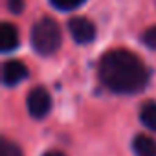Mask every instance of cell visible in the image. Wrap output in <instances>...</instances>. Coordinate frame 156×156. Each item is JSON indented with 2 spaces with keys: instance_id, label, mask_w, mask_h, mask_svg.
Here are the masks:
<instances>
[{
  "instance_id": "1",
  "label": "cell",
  "mask_w": 156,
  "mask_h": 156,
  "mask_svg": "<svg viewBox=\"0 0 156 156\" xmlns=\"http://www.w3.org/2000/svg\"><path fill=\"white\" fill-rule=\"evenodd\" d=\"M99 81L116 94H140L149 83V68L132 51L116 48L101 55L98 62Z\"/></svg>"
},
{
  "instance_id": "2",
  "label": "cell",
  "mask_w": 156,
  "mask_h": 156,
  "mask_svg": "<svg viewBox=\"0 0 156 156\" xmlns=\"http://www.w3.org/2000/svg\"><path fill=\"white\" fill-rule=\"evenodd\" d=\"M61 41L62 33L53 19L44 17L39 22H35L31 30V46L39 55H53L61 48Z\"/></svg>"
},
{
  "instance_id": "3",
  "label": "cell",
  "mask_w": 156,
  "mask_h": 156,
  "mask_svg": "<svg viewBox=\"0 0 156 156\" xmlns=\"http://www.w3.org/2000/svg\"><path fill=\"white\" fill-rule=\"evenodd\" d=\"M26 107L31 118L35 119H44L50 110H51V96L44 87H35L26 99Z\"/></svg>"
},
{
  "instance_id": "4",
  "label": "cell",
  "mask_w": 156,
  "mask_h": 156,
  "mask_svg": "<svg viewBox=\"0 0 156 156\" xmlns=\"http://www.w3.org/2000/svg\"><path fill=\"white\" fill-rule=\"evenodd\" d=\"M68 30L77 44H90L96 39V26L85 17H73L68 20Z\"/></svg>"
},
{
  "instance_id": "5",
  "label": "cell",
  "mask_w": 156,
  "mask_h": 156,
  "mask_svg": "<svg viewBox=\"0 0 156 156\" xmlns=\"http://www.w3.org/2000/svg\"><path fill=\"white\" fill-rule=\"evenodd\" d=\"M28 68L24 62L20 61H6L4 62V68H2V83L6 87H15L19 83H22L24 79H28Z\"/></svg>"
},
{
  "instance_id": "6",
  "label": "cell",
  "mask_w": 156,
  "mask_h": 156,
  "mask_svg": "<svg viewBox=\"0 0 156 156\" xmlns=\"http://www.w3.org/2000/svg\"><path fill=\"white\" fill-rule=\"evenodd\" d=\"M19 42H20V35H19V28L9 24V22H4L2 28H0V48L2 51H13L19 48Z\"/></svg>"
},
{
  "instance_id": "7",
  "label": "cell",
  "mask_w": 156,
  "mask_h": 156,
  "mask_svg": "<svg viewBox=\"0 0 156 156\" xmlns=\"http://www.w3.org/2000/svg\"><path fill=\"white\" fill-rule=\"evenodd\" d=\"M132 149L136 156H156V140H152L147 134H136Z\"/></svg>"
},
{
  "instance_id": "8",
  "label": "cell",
  "mask_w": 156,
  "mask_h": 156,
  "mask_svg": "<svg viewBox=\"0 0 156 156\" xmlns=\"http://www.w3.org/2000/svg\"><path fill=\"white\" fill-rule=\"evenodd\" d=\"M140 119H141V123L149 130H154L156 132V101L143 103V107L140 110Z\"/></svg>"
},
{
  "instance_id": "9",
  "label": "cell",
  "mask_w": 156,
  "mask_h": 156,
  "mask_svg": "<svg viewBox=\"0 0 156 156\" xmlns=\"http://www.w3.org/2000/svg\"><path fill=\"white\" fill-rule=\"evenodd\" d=\"M0 156H24L20 147L13 141H9L8 138L0 140Z\"/></svg>"
},
{
  "instance_id": "10",
  "label": "cell",
  "mask_w": 156,
  "mask_h": 156,
  "mask_svg": "<svg viewBox=\"0 0 156 156\" xmlns=\"http://www.w3.org/2000/svg\"><path fill=\"white\" fill-rule=\"evenodd\" d=\"M50 2H51L53 8H57V9H61V11H72V9H75V8L83 6L87 0H50Z\"/></svg>"
},
{
  "instance_id": "11",
  "label": "cell",
  "mask_w": 156,
  "mask_h": 156,
  "mask_svg": "<svg viewBox=\"0 0 156 156\" xmlns=\"http://www.w3.org/2000/svg\"><path fill=\"white\" fill-rule=\"evenodd\" d=\"M141 42H143L147 48L156 50V26H151V28H147V30L143 31V35H141Z\"/></svg>"
},
{
  "instance_id": "12",
  "label": "cell",
  "mask_w": 156,
  "mask_h": 156,
  "mask_svg": "<svg viewBox=\"0 0 156 156\" xmlns=\"http://www.w3.org/2000/svg\"><path fill=\"white\" fill-rule=\"evenodd\" d=\"M6 4H8V9L13 15H19L24 9V0H6Z\"/></svg>"
},
{
  "instance_id": "13",
  "label": "cell",
  "mask_w": 156,
  "mask_h": 156,
  "mask_svg": "<svg viewBox=\"0 0 156 156\" xmlns=\"http://www.w3.org/2000/svg\"><path fill=\"white\" fill-rule=\"evenodd\" d=\"M44 156H66L64 152H61V151H48Z\"/></svg>"
}]
</instances>
